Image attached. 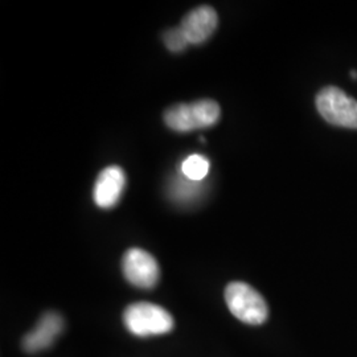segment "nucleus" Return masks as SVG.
Masks as SVG:
<instances>
[{
    "label": "nucleus",
    "mask_w": 357,
    "mask_h": 357,
    "mask_svg": "<svg viewBox=\"0 0 357 357\" xmlns=\"http://www.w3.org/2000/svg\"><path fill=\"white\" fill-rule=\"evenodd\" d=\"M351 76L354 77L355 79H357V72H355V70H352V72H351Z\"/></svg>",
    "instance_id": "nucleus-12"
},
{
    "label": "nucleus",
    "mask_w": 357,
    "mask_h": 357,
    "mask_svg": "<svg viewBox=\"0 0 357 357\" xmlns=\"http://www.w3.org/2000/svg\"><path fill=\"white\" fill-rule=\"evenodd\" d=\"M199 185V181H192L188 178L176 180V183L172 185V196L176 200L187 202L188 199H193L195 195H197L200 188Z\"/></svg>",
    "instance_id": "nucleus-10"
},
{
    "label": "nucleus",
    "mask_w": 357,
    "mask_h": 357,
    "mask_svg": "<svg viewBox=\"0 0 357 357\" xmlns=\"http://www.w3.org/2000/svg\"><path fill=\"white\" fill-rule=\"evenodd\" d=\"M64 328V320L57 312H47L38 320L36 327L23 339V348L35 354L50 348Z\"/></svg>",
    "instance_id": "nucleus-7"
},
{
    "label": "nucleus",
    "mask_w": 357,
    "mask_h": 357,
    "mask_svg": "<svg viewBox=\"0 0 357 357\" xmlns=\"http://www.w3.org/2000/svg\"><path fill=\"white\" fill-rule=\"evenodd\" d=\"M128 331L139 337L165 335L174 330L175 321L166 308L150 302L132 303L123 312Z\"/></svg>",
    "instance_id": "nucleus-1"
},
{
    "label": "nucleus",
    "mask_w": 357,
    "mask_h": 357,
    "mask_svg": "<svg viewBox=\"0 0 357 357\" xmlns=\"http://www.w3.org/2000/svg\"><path fill=\"white\" fill-rule=\"evenodd\" d=\"M165 43H166L167 48L171 52L184 51L185 47L190 44L180 26L167 31L165 33Z\"/></svg>",
    "instance_id": "nucleus-11"
},
{
    "label": "nucleus",
    "mask_w": 357,
    "mask_h": 357,
    "mask_svg": "<svg viewBox=\"0 0 357 357\" xmlns=\"http://www.w3.org/2000/svg\"><path fill=\"white\" fill-rule=\"evenodd\" d=\"M217 24L216 11L209 6H202L183 19L180 28L190 44H202L213 35Z\"/></svg>",
    "instance_id": "nucleus-8"
},
{
    "label": "nucleus",
    "mask_w": 357,
    "mask_h": 357,
    "mask_svg": "<svg viewBox=\"0 0 357 357\" xmlns=\"http://www.w3.org/2000/svg\"><path fill=\"white\" fill-rule=\"evenodd\" d=\"M126 185V175L121 167L105 168L94 184L93 197L96 204L103 209H110L118 204Z\"/></svg>",
    "instance_id": "nucleus-6"
},
{
    "label": "nucleus",
    "mask_w": 357,
    "mask_h": 357,
    "mask_svg": "<svg viewBox=\"0 0 357 357\" xmlns=\"http://www.w3.org/2000/svg\"><path fill=\"white\" fill-rule=\"evenodd\" d=\"M319 114L333 126L357 128V101L335 86H327L317 96Z\"/></svg>",
    "instance_id": "nucleus-4"
},
{
    "label": "nucleus",
    "mask_w": 357,
    "mask_h": 357,
    "mask_svg": "<svg viewBox=\"0 0 357 357\" xmlns=\"http://www.w3.org/2000/svg\"><path fill=\"white\" fill-rule=\"evenodd\" d=\"M181 171L183 175L192 181H202L208 175L209 160L203 155L193 153L183 162Z\"/></svg>",
    "instance_id": "nucleus-9"
},
{
    "label": "nucleus",
    "mask_w": 357,
    "mask_h": 357,
    "mask_svg": "<svg viewBox=\"0 0 357 357\" xmlns=\"http://www.w3.org/2000/svg\"><path fill=\"white\" fill-rule=\"evenodd\" d=\"M122 270L126 280L139 289H153L160 277V268L156 259L139 248L128 249L125 253Z\"/></svg>",
    "instance_id": "nucleus-5"
},
{
    "label": "nucleus",
    "mask_w": 357,
    "mask_h": 357,
    "mask_svg": "<svg viewBox=\"0 0 357 357\" xmlns=\"http://www.w3.org/2000/svg\"><path fill=\"white\" fill-rule=\"evenodd\" d=\"M225 301L230 312L246 324L258 326L268 317V307L264 296L243 282H231L225 289Z\"/></svg>",
    "instance_id": "nucleus-3"
},
{
    "label": "nucleus",
    "mask_w": 357,
    "mask_h": 357,
    "mask_svg": "<svg viewBox=\"0 0 357 357\" xmlns=\"http://www.w3.org/2000/svg\"><path fill=\"white\" fill-rule=\"evenodd\" d=\"M220 115L221 110L218 103L212 100H200L168 109L165 113V122L168 128L178 132H190L216 125Z\"/></svg>",
    "instance_id": "nucleus-2"
}]
</instances>
